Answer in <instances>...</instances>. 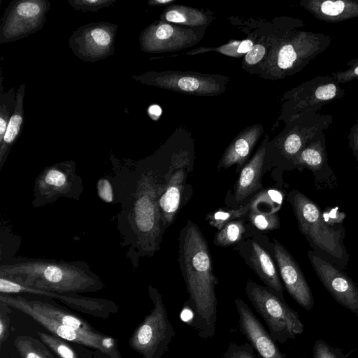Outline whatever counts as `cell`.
I'll use <instances>...</instances> for the list:
<instances>
[{"instance_id": "obj_29", "label": "cell", "mask_w": 358, "mask_h": 358, "mask_svg": "<svg viewBox=\"0 0 358 358\" xmlns=\"http://www.w3.org/2000/svg\"><path fill=\"white\" fill-rule=\"evenodd\" d=\"M254 45L252 40L247 38L243 41H231L217 48H199L187 54L192 55L207 51H216L227 56L240 57L243 55H245Z\"/></svg>"}, {"instance_id": "obj_10", "label": "cell", "mask_w": 358, "mask_h": 358, "mask_svg": "<svg viewBox=\"0 0 358 358\" xmlns=\"http://www.w3.org/2000/svg\"><path fill=\"white\" fill-rule=\"evenodd\" d=\"M51 3L48 0H13L1 20L0 44L17 41L41 30Z\"/></svg>"}, {"instance_id": "obj_9", "label": "cell", "mask_w": 358, "mask_h": 358, "mask_svg": "<svg viewBox=\"0 0 358 358\" xmlns=\"http://www.w3.org/2000/svg\"><path fill=\"white\" fill-rule=\"evenodd\" d=\"M152 174L145 175L139 188L133 208V222L142 246L149 251L157 250L162 224L159 199L164 189Z\"/></svg>"}, {"instance_id": "obj_11", "label": "cell", "mask_w": 358, "mask_h": 358, "mask_svg": "<svg viewBox=\"0 0 358 358\" xmlns=\"http://www.w3.org/2000/svg\"><path fill=\"white\" fill-rule=\"evenodd\" d=\"M206 28L187 27L159 20L141 32L138 37L140 48L146 53H162L188 48L203 38Z\"/></svg>"}, {"instance_id": "obj_12", "label": "cell", "mask_w": 358, "mask_h": 358, "mask_svg": "<svg viewBox=\"0 0 358 358\" xmlns=\"http://www.w3.org/2000/svg\"><path fill=\"white\" fill-rule=\"evenodd\" d=\"M118 27L109 22H90L77 28L69 37V47L80 60L94 63L112 56Z\"/></svg>"}, {"instance_id": "obj_43", "label": "cell", "mask_w": 358, "mask_h": 358, "mask_svg": "<svg viewBox=\"0 0 358 358\" xmlns=\"http://www.w3.org/2000/svg\"><path fill=\"white\" fill-rule=\"evenodd\" d=\"M161 113V108L157 105H152L148 108V114L154 120H157Z\"/></svg>"}, {"instance_id": "obj_2", "label": "cell", "mask_w": 358, "mask_h": 358, "mask_svg": "<svg viewBox=\"0 0 358 358\" xmlns=\"http://www.w3.org/2000/svg\"><path fill=\"white\" fill-rule=\"evenodd\" d=\"M303 20L284 17L268 39V55L263 64L262 76L283 79L302 71L331 45L330 36L299 29Z\"/></svg>"}, {"instance_id": "obj_15", "label": "cell", "mask_w": 358, "mask_h": 358, "mask_svg": "<svg viewBox=\"0 0 358 358\" xmlns=\"http://www.w3.org/2000/svg\"><path fill=\"white\" fill-rule=\"evenodd\" d=\"M1 294H31L50 297L63 301L71 308L97 317L106 318L117 312V307L112 301L90 297L72 296L62 293L53 292L25 285L17 281L1 277Z\"/></svg>"}, {"instance_id": "obj_8", "label": "cell", "mask_w": 358, "mask_h": 358, "mask_svg": "<svg viewBox=\"0 0 358 358\" xmlns=\"http://www.w3.org/2000/svg\"><path fill=\"white\" fill-rule=\"evenodd\" d=\"M345 95L331 76H316L285 94L282 117L287 122L311 111L317 113L322 106Z\"/></svg>"}, {"instance_id": "obj_5", "label": "cell", "mask_w": 358, "mask_h": 358, "mask_svg": "<svg viewBox=\"0 0 358 358\" xmlns=\"http://www.w3.org/2000/svg\"><path fill=\"white\" fill-rule=\"evenodd\" d=\"M245 293L276 343L285 344L289 339H295L297 335L303 332L304 325L298 313L266 286L248 280L245 285Z\"/></svg>"}, {"instance_id": "obj_42", "label": "cell", "mask_w": 358, "mask_h": 358, "mask_svg": "<svg viewBox=\"0 0 358 358\" xmlns=\"http://www.w3.org/2000/svg\"><path fill=\"white\" fill-rule=\"evenodd\" d=\"M347 139L348 148L351 150L358 164V115L355 124L351 127Z\"/></svg>"}, {"instance_id": "obj_34", "label": "cell", "mask_w": 358, "mask_h": 358, "mask_svg": "<svg viewBox=\"0 0 358 358\" xmlns=\"http://www.w3.org/2000/svg\"><path fill=\"white\" fill-rule=\"evenodd\" d=\"M250 220L260 230L275 229L280 227V220L277 214L259 211L253 205L250 212Z\"/></svg>"}, {"instance_id": "obj_14", "label": "cell", "mask_w": 358, "mask_h": 358, "mask_svg": "<svg viewBox=\"0 0 358 358\" xmlns=\"http://www.w3.org/2000/svg\"><path fill=\"white\" fill-rule=\"evenodd\" d=\"M308 257L320 282L333 298L358 317V287L353 280L313 251L309 250Z\"/></svg>"}, {"instance_id": "obj_35", "label": "cell", "mask_w": 358, "mask_h": 358, "mask_svg": "<svg viewBox=\"0 0 358 358\" xmlns=\"http://www.w3.org/2000/svg\"><path fill=\"white\" fill-rule=\"evenodd\" d=\"M117 0H69L68 3L75 10L86 12H97L112 6Z\"/></svg>"}, {"instance_id": "obj_23", "label": "cell", "mask_w": 358, "mask_h": 358, "mask_svg": "<svg viewBox=\"0 0 358 358\" xmlns=\"http://www.w3.org/2000/svg\"><path fill=\"white\" fill-rule=\"evenodd\" d=\"M268 138V136L241 172L235 191V199L238 202L262 187L261 178Z\"/></svg>"}, {"instance_id": "obj_22", "label": "cell", "mask_w": 358, "mask_h": 358, "mask_svg": "<svg viewBox=\"0 0 358 358\" xmlns=\"http://www.w3.org/2000/svg\"><path fill=\"white\" fill-rule=\"evenodd\" d=\"M262 134L263 127L259 123L240 132L226 149L219 166L224 169L234 164H237L238 167L242 166Z\"/></svg>"}, {"instance_id": "obj_27", "label": "cell", "mask_w": 358, "mask_h": 358, "mask_svg": "<svg viewBox=\"0 0 358 358\" xmlns=\"http://www.w3.org/2000/svg\"><path fill=\"white\" fill-rule=\"evenodd\" d=\"M15 297L20 303L62 324L84 333L94 331L92 327L82 319L50 303L39 300H28L21 296Z\"/></svg>"}, {"instance_id": "obj_7", "label": "cell", "mask_w": 358, "mask_h": 358, "mask_svg": "<svg viewBox=\"0 0 358 358\" xmlns=\"http://www.w3.org/2000/svg\"><path fill=\"white\" fill-rule=\"evenodd\" d=\"M142 84L194 96H217L226 90L229 77L192 71H147L132 76Z\"/></svg>"}, {"instance_id": "obj_4", "label": "cell", "mask_w": 358, "mask_h": 358, "mask_svg": "<svg viewBox=\"0 0 358 358\" xmlns=\"http://www.w3.org/2000/svg\"><path fill=\"white\" fill-rule=\"evenodd\" d=\"M288 200L294 212L299 229L309 243L338 264L348 262L343 233L324 219L320 207L301 192L293 189Z\"/></svg>"}, {"instance_id": "obj_17", "label": "cell", "mask_w": 358, "mask_h": 358, "mask_svg": "<svg viewBox=\"0 0 358 358\" xmlns=\"http://www.w3.org/2000/svg\"><path fill=\"white\" fill-rule=\"evenodd\" d=\"M273 252L283 284L289 295L302 308L310 310L314 299L299 264L286 248L274 240Z\"/></svg>"}, {"instance_id": "obj_3", "label": "cell", "mask_w": 358, "mask_h": 358, "mask_svg": "<svg viewBox=\"0 0 358 358\" xmlns=\"http://www.w3.org/2000/svg\"><path fill=\"white\" fill-rule=\"evenodd\" d=\"M0 277L57 293L95 292L103 287L99 278L78 262L22 259L1 264Z\"/></svg>"}, {"instance_id": "obj_24", "label": "cell", "mask_w": 358, "mask_h": 358, "mask_svg": "<svg viewBox=\"0 0 358 358\" xmlns=\"http://www.w3.org/2000/svg\"><path fill=\"white\" fill-rule=\"evenodd\" d=\"M251 267L266 287L281 299H284L283 287L275 264L269 254L258 243L253 242L250 255Z\"/></svg>"}, {"instance_id": "obj_36", "label": "cell", "mask_w": 358, "mask_h": 358, "mask_svg": "<svg viewBox=\"0 0 358 358\" xmlns=\"http://www.w3.org/2000/svg\"><path fill=\"white\" fill-rule=\"evenodd\" d=\"M343 351L334 347L326 341L319 339L315 342L313 349V358H345Z\"/></svg>"}, {"instance_id": "obj_30", "label": "cell", "mask_w": 358, "mask_h": 358, "mask_svg": "<svg viewBox=\"0 0 358 358\" xmlns=\"http://www.w3.org/2000/svg\"><path fill=\"white\" fill-rule=\"evenodd\" d=\"M245 232L241 220H233L225 224L215 236L213 243L218 246H229L238 243Z\"/></svg>"}, {"instance_id": "obj_18", "label": "cell", "mask_w": 358, "mask_h": 358, "mask_svg": "<svg viewBox=\"0 0 358 358\" xmlns=\"http://www.w3.org/2000/svg\"><path fill=\"white\" fill-rule=\"evenodd\" d=\"M239 329L262 358H285L276 342L248 304L240 298L234 299Z\"/></svg>"}, {"instance_id": "obj_6", "label": "cell", "mask_w": 358, "mask_h": 358, "mask_svg": "<svg viewBox=\"0 0 358 358\" xmlns=\"http://www.w3.org/2000/svg\"><path fill=\"white\" fill-rule=\"evenodd\" d=\"M148 292L153 308L134 330L129 344L142 358H162L176 331L169 320L162 295L152 285L149 286Z\"/></svg>"}, {"instance_id": "obj_44", "label": "cell", "mask_w": 358, "mask_h": 358, "mask_svg": "<svg viewBox=\"0 0 358 358\" xmlns=\"http://www.w3.org/2000/svg\"><path fill=\"white\" fill-rule=\"evenodd\" d=\"M174 0H150L148 1V4L149 6H163V5H169Z\"/></svg>"}, {"instance_id": "obj_26", "label": "cell", "mask_w": 358, "mask_h": 358, "mask_svg": "<svg viewBox=\"0 0 358 358\" xmlns=\"http://www.w3.org/2000/svg\"><path fill=\"white\" fill-rule=\"evenodd\" d=\"M25 84H21L16 90L15 110L9 120L2 141L0 143V168L6 160L13 143L20 134L24 122V98Z\"/></svg>"}, {"instance_id": "obj_32", "label": "cell", "mask_w": 358, "mask_h": 358, "mask_svg": "<svg viewBox=\"0 0 358 358\" xmlns=\"http://www.w3.org/2000/svg\"><path fill=\"white\" fill-rule=\"evenodd\" d=\"M252 205L253 200L238 209L217 210L208 214L206 220L209 222L211 226L220 230L229 222L235 220V219L246 214L251 209Z\"/></svg>"}, {"instance_id": "obj_20", "label": "cell", "mask_w": 358, "mask_h": 358, "mask_svg": "<svg viewBox=\"0 0 358 358\" xmlns=\"http://www.w3.org/2000/svg\"><path fill=\"white\" fill-rule=\"evenodd\" d=\"M182 159H173L166 175L164 189L159 199V207L164 228L173 222L180 204L185 178V162Z\"/></svg>"}, {"instance_id": "obj_33", "label": "cell", "mask_w": 358, "mask_h": 358, "mask_svg": "<svg viewBox=\"0 0 358 358\" xmlns=\"http://www.w3.org/2000/svg\"><path fill=\"white\" fill-rule=\"evenodd\" d=\"M41 341L59 358H79L65 340L44 332H38Z\"/></svg>"}, {"instance_id": "obj_38", "label": "cell", "mask_w": 358, "mask_h": 358, "mask_svg": "<svg viewBox=\"0 0 358 358\" xmlns=\"http://www.w3.org/2000/svg\"><path fill=\"white\" fill-rule=\"evenodd\" d=\"M346 64L348 66L346 70L331 73V76L339 84L358 79V57L350 60Z\"/></svg>"}, {"instance_id": "obj_13", "label": "cell", "mask_w": 358, "mask_h": 358, "mask_svg": "<svg viewBox=\"0 0 358 358\" xmlns=\"http://www.w3.org/2000/svg\"><path fill=\"white\" fill-rule=\"evenodd\" d=\"M0 301L29 315L56 336L65 341L97 349L111 358H121L115 340L110 336L96 331L84 333L77 331L25 306L18 301L15 296L1 294Z\"/></svg>"}, {"instance_id": "obj_25", "label": "cell", "mask_w": 358, "mask_h": 358, "mask_svg": "<svg viewBox=\"0 0 358 358\" xmlns=\"http://www.w3.org/2000/svg\"><path fill=\"white\" fill-rule=\"evenodd\" d=\"M159 20L187 27H207L213 20V15L209 12L189 6L169 5L161 13Z\"/></svg>"}, {"instance_id": "obj_39", "label": "cell", "mask_w": 358, "mask_h": 358, "mask_svg": "<svg viewBox=\"0 0 358 358\" xmlns=\"http://www.w3.org/2000/svg\"><path fill=\"white\" fill-rule=\"evenodd\" d=\"M265 45L264 43H260V41L254 45L252 48L245 55L244 68L254 66L263 59L267 52Z\"/></svg>"}, {"instance_id": "obj_1", "label": "cell", "mask_w": 358, "mask_h": 358, "mask_svg": "<svg viewBox=\"0 0 358 358\" xmlns=\"http://www.w3.org/2000/svg\"><path fill=\"white\" fill-rule=\"evenodd\" d=\"M178 262L189 294L187 308L192 313L188 324L199 337L211 338L215 334L218 280L213 272L207 241L199 228L188 221L181 230Z\"/></svg>"}, {"instance_id": "obj_19", "label": "cell", "mask_w": 358, "mask_h": 358, "mask_svg": "<svg viewBox=\"0 0 358 358\" xmlns=\"http://www.w3.org/2000/svg\"><path fill=\"white\" fill-rule=\"evenodd\" d=\"M74 164L66 162L46 168L38 177L34 193L36 201L50 202L62 196H67L73 190L76 181Z\"/></svg>"}, {"instance_id": "obj_40", "label": "cell", "mask_w": 358, "mask_h": 358, "mask_svg": "<svg viewBox=\"0 0 358 358\" xmlns=\"http://www.w3.org/2000/svg\"><path fill=\"white\" fill-rule=\"evenodd\" d=\"M0 307V343L1 345H2L3 343L8 336L10 318L8 313L10 311V306L4 302L1 301Z\"/></svg>"}, {"instance_id": "obj_41", "label": "cell", "mask_w": 358, "mask_h": 358, "mask_svg": "<svg viewBox=\"0 0 358 358\" xmlns=\"http://www.w3.org/2000/svg\"><path fill=\"white\" fill-rule=\"evenodd\" d=\"M96 187L99 198L105 202H112L113 193L110 182L107 179L102 178L99 180Z\"/></svg>"}, {"instance_id": "obj_31", "label": "cell", "mask_w": 358, "mask_h": 358, "mask_svg": "<svg viewBox=\"0 0 358 358\" xmlns=\"http://www.w3.org/2000/svg\"><path fill=\"white\" fill-rule=\"evenodd\" d=\"M16 92L14 88L3 92L1 83L0 92V143L2 141L9 120L15 110Z\"/></svg>"}, {"instance_id": "obj_16", "label": "cell", "mask_w": 358, "mask_h": 358, "mask_svg": "<svg viewBox=\"0 0 358 358\" xmlns=\"http://www.w3.org/2000/svg\"><path fill=\"white\" fill-rule=\"evenodd\" d=\"M295 169L299 171L304 169L310 170L313 174L317 189L336 187V176L328 163L325 132L320 134L303 148L296 158Z\"/></svg>"}, {"instance_id": "obj_37", "label": "cell", "mask_w": 358, "mask_h": 358, "mask_svg": "<svg viewBox=\"0 0 358 358\" xmlns=\"http://www.w3.org/2000/svg\"><path fill=\"white\" fill-rule=\"evenodd\" d=\"M255 350L248 343L238 344L231 343L221 358H257Z\"/></svg>"}, {"instance_id": "obj_28", "label": "cell", "mask_w": 358, "mask_h": 358, "mask_svg": "<svg viewBox=\"0 0 358 358\" xmlns=\"http://www.w3.org/2000/svg\"><path fill=\"white\" fill-rule=\"evenodd\" d=\"M15 345L22 358H55L45 345L29 336H20Z\"/></svg>"}, {"instance_id": "obj_21", "label": "cell", "mask_w": 358, "mask_h": 358, "mask_svg": "<svg viewBox=\"0 0 358 358\" xmlns=\"http://www.w3.org/2000/svg\"><path fill=\"white\" fill-rule=\"evenodd\" d=\"M299 6L315 18L327 22L358 17V0H301Z\"/></svg>"}]
</instances>
